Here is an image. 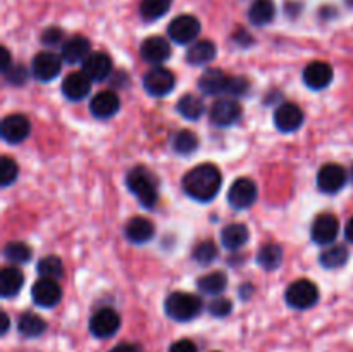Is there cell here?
I'll use <instances>...</instances> for the list:
<instances>
[{
	"label": "cell",
	"mask_w": 353,
	"mask_h": 352,
	"mask_svg": "<svg viewBox=\"0 0 353 352\" xmlns=\"http://www.w3.org/2000/svg\"><path fill=\"white\" fill-rule=\"evenodd\" d=\"M183 190L196 202H210L216 199L223 185V175L214 164H199L183 176Z\"/></svg>",
	"instance_id": "obj_1"
},
{
	"label": "cell",
	"mask_w": 353,
	"mask_h": 352,
	"mask_svg": "<svg viewBox=\"0 0 353 352\" xmlns=\"http://www.w3.org/2000/svg\"><path fill=\"white\" fill-rule=\"evenodd\" d=\"M126 186L143 207L152 209L157 204L159 192L155 185V178L147 168L137 166L126 175Z\"/></svg>",
	"instance_id": "obj_2"
},
{
	"label": "cell",
	"mask_w": 353,
	"mask_h": 352,
	"mask_svg": "<svg viewBox=\"0 0 353 352\" xmlns=\"http://www.w3.org/2000/svg\"><path fill=\"white\" fill-rule=\"evenodd\" d=\"M164 311L171 320L186 323L200 316L203 311V302L200 297L188 292H172L169 293L164 302Z\"/></svg>",
	"instance_id": "obj_3"
},
{
	"label": "cell",
	"mask_w": 353,
	"mask_h": 352,
	"mask_svg": "<svg viewBox=\"0 0 353 352\" xmlns=\"http://www.w3.org/2000/svg\"><path fill=\"white\" fill-rule=\"evenodd\" d=\"M285 299L286 304L293 309H309V307L316 306L317 300H319V289H317L316 283L307 278L296 280L288 285Z\"/></svg>",
	"instance_id": "obj_4"
},
{
	"label": "cell",
	"mask_w": 353,
	"mask_h": 352,
	"mask_svg": "<svg viewBox=\"0 0 353 352\" xmlns=\"http://www.w3.org/2000/svg\"><path fill=\"white\" fill-rule=\"evenodd\" d=\"M200 21L196 19L192 14H183V16L174 17V19L169 23L168 35L172 41L179 45H188L192 41H195V38L200 35Z\"/></svg>",
	"instance_id": "obj_5"
},
{
	"label": "cell",
	"mask_w": 353,
	"mask_h": 352,
	"mask_svg": "<svg viewBox=\"0 0 353 352\" xmlns=\"http://www.w3.org/2000/svg\"><path fill=\"white\" fill-rule=\"evenodd\" d=\"M143 86L148 95L152 97H165L174 90L176 78L168 68L155 66L147 75L143 76Z\"/></svg>",
	"instance_id": "obj_6"
},
{
	"label": "cell",
	"mask_w": 353,
	"mask_h": 352,
	"mask_svg": "<svg viewBox=\"0 0 353 352\" xmlns=\"http://www.w3.org/2000/svg\"><path fill=\"white\" fill-rule=\"evenodd\" d=\"M259 197L257 185L250 178H238L228 190V202L238 211L248 209L255 204Z\"/></svg>",
	"instance_id": "obj_7"
},
{
	"label": "cell",
	"mask_w": 353,
	"mask_h": 352,
	"mask_svg": "<svg viewBox=\"0 0 353 352\" xmlns=\"http://www.w3.org/2000/svg\"><path fill=\"white\" fill-rule=\"evenodd\" d=\"M241 114H243V109H241L240 102L234 99H219L210 106L209 117L216 126L228 128L236 124L238 121L241 119Z\"/></svg>",
	"instance_id": "obj_8"
},
{
	"label": "cell",
	"mask_w": 353,
	"mask_h": 352,
	"mask_svg": "<svg viewBox=\"0 0 353 352\" xmlns=\"http://www.w3.org/2000/svg\"><path fill=\"white\" fill-rule=\"evenodd\" d=\"M121 317L110 307H102L90 320V333L97 338H110L119 331Z\"/></svg>",
	"instance_id": "obj_9"
},
{
	"label": "cell",
	"mask_w": 353,
	"mask_h": 352,
	"mask_svg": "<svg viewBox=\"0 0 353 352\" xmlns=\"http://www.w3.org/2000/svg\"><path fill=\"white\" fill-rule=\"evenodd\" d=\"M62 69V57L55 52H40L31 62V72L41 83H48L59 76Z\"/></svg>",
	"instance_id": "obj_10"
},
{
	"label": "cell",
	"mask_w": 353,
	"mask_h": 352,
	"mask_svg": "<svg viewBox=\"0 0 353 352\" xmlns=\"http://www.w3.org/2000/svg\"><path fill=\"white\" fill-rule=\"evenodd\" d=\"M31 297H33V302L37 306L50 309V307H55L61 302L62 289L59 286L57 280L40 278L31 286Z\"/></svg>",
	"instance_id": "obj_11"
},
{
	"label": "cell",
	"mask_w": 353,
	"mask_h": 352,
	"mask_svg": "<svg viewBox=\"0 0 353 352\" xmlns=\"http://www.w3.org/2000/svg\"><path fill=\"white\" fill-rule=\"evenodd\" d=\"M348 175L343 166L340 164H324L317 173V186L323 193H338L347 183Z\"/></svg>",
	"instance_id": "obj_12"
},
{
	"label": "cell",
	"mask_w": 353,
	"mask_h": 352,
	"mask_svg": "<svg viewBox=\"0 0 353 352\" xmlns=\"http://www.w3.org/2000/svg\"><path fill=\"white\" fill-rule=\"evenodd\" d=\"M303 124V110L296 104L285 102L276 107L274 110V126L281 133H293L300 130Z\"/></svg>",
	"instance_id": "obj_13"
},
{
	"label": "cell",
	"mask_w": 353,
	"mask_h": 352,
	"mask_svg": "<svg viewBox=\"0 0 353 352\" xmlns=\"http://www.w3.org/2000/svg\"><path fill=\"white\" fill-rule=\"evenodd\" d=\"M340 233V221L333 214H321L310 228V237L317 245H331Z\"/></svg>",
	"instance_id": "obj_14"
},
{
	"label": "cell",
	"mask_w": 353,
	"mask_h": 352,
	"mask_svg": "<svg viewBox=\"0 0 353 352\" xmlns=\"http://www.w3.org/2000/svg\"><path fill=\"white\" fill-rule=\"evenodd\" d=\"M31 133V123L24 114H9L2 121V138L7 144H21Z\"/></svg>",
	"instance_id": "obj_15"
},
{
	"label": "cell",
	"mask_w": 353,
	"mask_h": 352,
	"mask_svg": "<svg viewBox=\"0 0 353 352\" xmlns=\"http://www.w3.org/2000/svg\"><path fill=\"white\" fill-rule=\"evenodd\" d=\"M140 55L148 64L159 66L171 57V45L164 37H148L141 41Z\"/></svg>",
	"instance_id": "obj_16"
},
{
	"label": "cell",
	"mask_w": 353,
	"mask_h": 352,
	"mask_svg": "<svg viewBox=\"0 0 353 352\" xmlns=\"http://www.w3.org/2000/svg\"><path fill=\"white\" fill-rule=\"evenodd\" d=\"M333 68L324 61H314L303 69V83L316 92L327 88L333 81Z\"/></svg>",
	"instance_id": "obj_17"
},
{
	"label": "cell",
	"mask_w": 353,
	"mask_h": 352,
	"mask_svg": "<svg viewBox=\"0 0 353 352\" xmlns=\"http://www.w3.org/2000/svg\"><path fill=\"white\" fill-rule=\"evenodd\" d=\"M92 79L83 71L69 72L64 78V81H62V93L71 102H79V100L88 97V93L92 92Z\"/></svg>",
	"instance_id": "obj_18"
},
{
	"label": "cell",
	"mask_w": 353,
	"mask_h": 352,
	"mask_svg": "<svg viewBox=\"0 0 353 352\" xmlns=\"http://www.w3.org/2000/svg\"><path fill=\"white\" fill-rule=\"evenodd\" d=\"M121 109V100L112 90H102L90 102V110L97 119H110Z\"/></svg>",
	"instance_id": "obj_19"
},
{
	"label": "cell",
	"mask_w": 353,
	"mask_h": 352,
	"mask_svg": "<svg viewBox=\"0 0 353 352\" xmlns=\"http://www.w3.org/2000/svg\"><path fill=\"white\" fill-rule=\"evenodd\" d=\"M90 54H92L90 40L86 37H81V35H74V37L68 38V40L62 43L61 57L62 61L68 62V64H79V62L83 64Z\"/></svg>",
	"instance_id": "obj_20"
},
{
	"label": "cell",
	"mask_w": 353,
	"mask_h": 352,
	"mask_svg": "<svg viewBox=\"0 0 353 352\" xmlns=\"http://www.w3.org/2000/svg\"><path fill=\"white\" fill-rule=\"evenodd\" d=\"M83 72L92 81H105L112 72V61L105 52H92L83 62Z\"/></svg>",
	"instance_id": "obj_21"
},
{
	"label": "cell",
	"mask_w": 353,
	"mask_h": 352,
	"mask_svg": "<svg viewBox=\"0 0 353 352\" xmlns=\"http://www.w3.org/2000/svg\"><path fill=\"white\" fill-rule=\"evenodd\" d=\"M230 78L226 72L221 69H207L199 79V88L200 92L205 95H228V88H230Z\"/></svg>",
	"instance_id": "obj_22"
},
{
	"label": "cell",
	"mask_w": 353,
	"mask_h": 352,
	"mask_svg": "<svg viewBox=\"0 0 353 352\" xmlns=\"http://www.w3.org/2000/svg\"><path fill=\"white\" fill-rule=\"evenodd\" d=\"M155 226L150 219L141 216L131 217L124 226V237L131 242V244L143 245L154 238Z\"/></svg>",
	"instance_id": "obj_23"
},
{
	"label": "cell",
	"mask_w": 353,
	"mask_h": 352,
	"mask_svg": "<svg viewBox=\"0 0 353 352\" xmlns=\"http://www.w3.org/2000/svg\"><path fill=\"white\" fill-rule=\"evenodd\" d=\"M248 238H250V231L243 223H231L221 231V244L228 251H238L247 244Z\"/></svg>",
	"instance_id": "obj_24"
},
{
	"label": "cell",
	"mask_w": 353,
	"mask_h": 352,
	"mask_svg": "<svg viewBox=\"0 0 353 352\" xmlns=\"http://www.w3.org/2000/svg\"><path fill=\"white\" fill-rule=\"evenodd\" d=\"M24 285V275L21 269L9 266L0 271V295L3 299H10V297L17 295Z\"/></svg>",
	"instance_id": "obj_25"
},
{
	"label": "cell",
	"mask_w": 353,
	"mask_h": 352,
	"mask_svg": "<svg viewBox=\"0 0 353 352\" xmlns=\"http://www.w3.org/2000/svg\"><path fill=\"white\" fill-rule=\"evenodd\" d=\"M217 48L214 41L210 40H200L195 41L192 47L186 52V62L190 66H205L216 59Z\"/></svg>",
	"instance_id": "obj_26"
},
{
	"label": "cell",
	"mask_w": 353,
	"mask_h": 352,
	"mask_svg": "<svg viewBox=\"0 0 353 352\" xmlns=\"http://www.w3.org/2000/svg\"><path fill=\"white\" fill-rule=\"evenodd\" d=\"M47 330V321L34 313H24L17 320V331L24 338H38Z\"/></svg>",
	"instance_id": "obj_27"
},
{
	"label": "cell",
	"mask_w": 353,
	"mask_h": 352,
	"mask_svg": "<svg viewBox=\"0 0 353 352\" xmlns=\"http://www.w3.org/2000/svg\"><path fill=\"white\" fill-rule=\"evenodd\" d=\"M276 16V6L272 0H254L248 9V21L254 26H265Z\"/></svg>",
	"instance_id": "obj_28"
},
{
	"label": "cell",
	"mask_w": 353,
	"mask_h": 352,
	"mask_svg": "<svg viewBox=\"0 0 353 352\" xmlns=\"http://www.w3.org/2000/svg\"><path fill=\"white\" fill-rule=\"evenodd\" d=\"M200 292L207 293V295H219L226 290L228 286V276L223 271H212L207 273V275L200 276L199 282H196Z\"/></svg>",
	"instance_id": "obj_29"
},
{
	"label": "cell",
	"mask_w": 353,
	"mask_h": 352,
	"mask_svg": "<svg viewBox=\"0 0 353 352\" xmlns=\"http://www.w3.org/2000/svg\"><path fill=\"white\" fill-rule=\"evenodd\" d=\"M178 113L185 119L196 121L205 113V104H203V100L200 97L193 95V93H186V95H183L178 100Z\"/></svg>",
	"instance_id": "obj_30"
},
{
	"label": "cell",
	"mask_w": 353,
	"mask_h": 352,
	"mask_svg": "<svg viewBox=\"0 0 353 352\" xmlns=\"http://www.w3.org/2000/svg\"><path fill=\"white\" fill-rule=\"evenodd\" d=\"M283 262V248L278 244H268L259 248L257 264L265 271H274Z\"/></svg>",
	"instance_id": "obj_31"
},
{
	"label": "cell",
	"mask_w": 353,
	"mask_h": 352,
	"mask_svg": "<svg viewBox=\"0 0 353 352\" xmlns=\"http://www.w3.org/2000/svg\"><path fill=\"white\" fill-rule=\"evenodd\" d=\"M348 248L345 245H330L319 255V262L326 269H338L348 262Z\"/></svg>",
	"instance_id": "obj_32"
},
{
	"label": "cell",
	"mask_w": 353,
	"mask_h": 352,
	"mask_svg": "<svg viewBox=\"0 0 353 352\" xmlns=\"http://www.w3.org/2000/svg\"><path fill=\"white\" fill-rule=\"evenodd\" d=\"M172 0H141L140 14L145 21H157L169 12Z\"/></svg>",
	"instance_id": "obj_33"
},
{
	"label": "cell",
	"mask_w": 353,
	"mask_h": 352,
	"mask_svg": "<svg viewBox=\"0 0 353 352\" xmlns=\"http://www.w3.org/2000/svg\"><path fill=\"white\" fill-rule=\"evenodd\" d=\"M3 255L12 264H26L33 257V251L24 242H9L6 245V248H3Z\"/></svg>",
	"instance_id": "obj_34"
},
{
	"label": "cell",
	"mask_w": 353,
	"mask_h": 352,
	"mask_svg": "<svg viewBox=\"0 0 353 352\" xmlns=\"http://www.w3.org/2000/svg\"><path fill=\"white\" fill-rule=\"evenodd\" d=\"M172 148L181 155H190L199 148V137L190 130H181L172 138Z\"/></svg>",
	"instance_id": "obj_35"
},
{
	"label": "cell",
	"mask_w": 353,
	"mask_h": 352,
	"mask_svg": "<svg viewBox=\"0 0 353 352\" xmlns=\"http://www.w3.org/2000/svg\"><path fill=\"white\" fill-rule=\"evenodd\" d=\"M37 271L40 278L59 280L64 275V264L57 255H47L37 264Z\"/></svg>",
	"instance_id": "obj_36"
},
{
	"label": "cell",
	"mask_w": 353,
	"mask_h": 352,
	"mask_svg": "<svg viewBox=\"0 0 353 352\" xmlns=\"http://www.w3.org/2000/svg\"><path fill=\"white\" fill-rule=\"evenodd\" d=\"M217 255H219V248H217V245L214 244L212 240H203L196 245L192 257L195 259V262H199L200 266H207V264H212V262L217 259Z\"/></svg>",
	"instance_id": "obj_37"
},
{
	"label": "cell",
	"mask_w": 353,
	"mask_h": 352,
	"mask_svg": "<svg viewBox=\"0 0 353 352\" xmlns=\"http://www.w3.org/2000/svg\"><path fill=\"white\" fill-rule=\"evenodd\" d=\"M17 175H19L17 162L12 157H9V155H3L0 159V185H2V188H7L12 183H16Z\"/></svg>",
	"instance_id": "obj_38"
},
{
	"label": "cell",
	"mask_w": 353,
	"mask_h": 352,
	"mask_svg": "<svg viewBox=\"0 0 353 352\" xmlns=\"http://www.w3.org/2000/svg\"><path fill=\"white\" fill-rule=\"evenodd\" d=\"M248 90H250V81H248L245 76H231L230 88H228V95L243 97V95H247Z\"/></svg>",
	"instance_id": "obj_39"
},
{
	"label": "cell",
	"mask_w": 353,
	"mask_h": 352,
	"mask_svg": "<svg viewBox=\"0 0 353 352\" xmlns=\"http://www.w3.org/2000/svg\"><path fill=\"white\" fill-rule=\"evenodd\" d=\"M209 313L212 314L214 317H226L228 314L231 313V309H233V304H231L230 299H224V297H217V299H214L212 302L209 304Z\"/></svg>",
	"instance_id": "obj_40"
},
{
	"label": "cell",
	"mask_w": 353,
	"mask_h": 352,
	"mask_svg": "<svg viewBox=\"0 0 353 352\" xmlns=\"http://www.w3.org/2000/svg\"><path fill=\"white\" fill-rule=\"evenodd\" d=\"M3 75H6L7 83H10V85H23L28 79V71L21 64L10 66Z\"/></svg>",
	"instance_id": "obj_41"
},
{
	"label": "cell",
	"mask_w": 353,
	"mask_h": 352,
	"mask_svg": "<svg viewBox=\"0 0 353 352\" xmlns=\"http://www.w3.org/2000/svg\"><path fill=\"white\" fill-rule=\"evenodd\" d=\"M62 38H64V31L61 30V28H47V30L41 33L40 40L41 43H45L47 47H54V45H59L62 41Z\"/></svg>",
	"instance_id": "obj_42"
},
{
	"label": "cell",
	"mask_w": 353,
	"mask_h": 352,
	"mask_svg": "<svg viewBox=\"0 0 353 352\" xmlns=\"http://www.w3.org/2000/svg\"><path fill=\"white\" fill-rule=\"evenodd\" d=\"M169 352H199V349H196V345L192 340L181 338V340H176L174 344H171Z\"/></svg>",
	"instance_id": "obj_43"
},
{
	"label": "cell",
	"mask_w": 353,
	"mask_h": 352,
	"mask_svg": "<svg viewBox=\"0 0 353 352\" xmlns=\"http://www.w3.org/2000/svg\"><path fill=\"white\" fill-rule=\"evenodd\" d=\"M110 352H141V349H140V345H137V344H119V345H116V347L114 349H110Z\"/></svg>",
	"instance_id": "obj_44"
},
{
	"label": "cell",
	"mask_w": 353,
	"mask_h": 352,
	"mask_svg": "<svg viewBox=\"0 0 353 352\" xmlns=\"http://www.w3.org/2000/svg\"><path fill=\"white\" fill-rule=\"evenodd\" d=\"M0 68H2L3 72L10 68V54L6 47H2V61H0Z\"/></svg>",
	"instance_id": "obj_45"
},
{
	"label": "cell",
	"mask_w": 353,
	"mask_h": 352,
	"mask_svg": "<svg viewBox=\"0 0 353 352\" xmlns=\"http://www.w3.org/2000/svg\"><path fill=\"white\" fill-rule=\"evenodd\" d=\"M345 238L348 242H353V216L348 219V223L345 224Z\"/></svg>",
	"instance_id": "obj_46"
},
{
	"label": "cell",
	"mask_w": 353,
	"mask_h": 352,
	"mask_svg": "<svg viewBox=\"0 0 353 352\" xmlns=\"http://www.w3.org/2000/svg\"><path fill=\"white\" fill-rule=\"evenodd\" d=\"M9 324H10L9 316H7L6 313H2V335H6L7 331H9Z\"/></svg>",
	"instance_id": "obj_47"
},
{
	"label": "cell",
	"mask_w": 353,
	"mask_h": 352,
	"mask_svg": "<svg viewBox=\"0 0 353 352\" xmlns=\"http://www.w3.org/2000/svg\"><path fill=\"white\" fill-rule=\"evenodd\" d=\"M350 176H352V182H353V166H352V171H350Z\"/></svg>",
	"instance_id": "obj_48"
}]
</instances>
